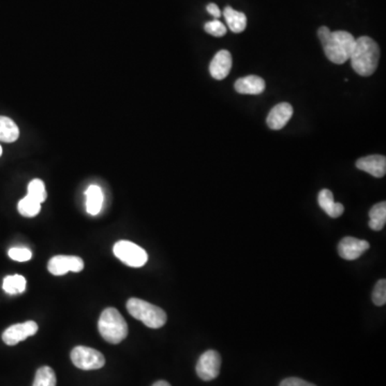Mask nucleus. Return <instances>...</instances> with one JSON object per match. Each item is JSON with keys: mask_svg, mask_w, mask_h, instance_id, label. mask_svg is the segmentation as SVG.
Instances as JSON below:
<instances>
[{"mask_svg": "<svg viewBox=\"0 0 386 386\" xmlns=\"http://www.w3.org/2000/svg\"><path fill=\"white\" fill-rule=\"evenodd\" d=\"M293 107L288 102H282L275 105L268 113L266 123L267 126L272 130H280L285 128L286 125L289 123L293 115Z\"/></svg>", "mask_w": 386, "mask_h": 386, "instance_id": "obj_11", "label": "nucleus"}, {"mask_svg": "<svg viewBox=\"0 0 386 386\" xmlns=\"http://www.w3.org/2000/svg\"><path fill=\"white\" fill-rule=\"evenodd\" d=\"M317 202L321 209L331 217V218H339L344 213V207L342 203H336L334 201L333 192L328 189H323L319 192Z\"/></svg>", "mask_w": 386, "mask_h": 386, "instance_id": "obj_15", "label": "nucleus"}, {"mask_svg": "<svg viewBox=\"0 0 386 386\" xmlns=\"http://www.w3.org/2000/svg\"><path fill=\"white\" fill-rule=\"evenodd\" d=\"M356 168L374 177L381 178L386 173V158L381 155L364 157L356 161Z\"/></svg>", "mask_w": 386, "mask_h": 386, "instance_id": "obj_13", "label": "nucleus"}, {"mask_svg": "<svg viewBox=\"0 0 386 386\" xmlns=\"http://www.w3.org/2000/svg\"><path fill=\"white\" fill-rule=\"evenodd\" d=\"M17 209H19V213L24 217H28V218H33L35 216L38 215L41 211V203H39L36 200L33 199V198L26 195L24 199H21L19 202V205H17Z\"/></svg>", "mask_w": 386, "mask_h": 386, "instance_id": "obj_21", "label": "nucleus"}, {"mask_svg": "<svg viewBox=\"0 0 386 386\" xmlns=\"http://www.w3.org/2000/svg\"><path fill=\"white\" fill-rule=\"evenodd\" d=\"M369 243L354 237H344L338 245V254L344 260L353 261L360 258L369 249Z\"/></svg>", "mask_w": 386, "mask_h": 386, "instance_id": "obj_10", "label": "nucleus"}, {"mask_svg": "<svg viewBox=\"0 0 386 386\" xmlns=\"http://www.w3.org/2000/svg\"><path fill=\"white\" fill-rule=\"evenodd\" d=\"M221 358L218 352L209 350L200 356L197 364V374L203 381H211L220 374Z\"/></svg>", "mask_w": 386, "mask_h": 386, "instance_id": "obj_7", "label": "nucleus"}, {"mask_svg": "<svg viewBox=\"0 0 386 386\" xmlns=\"http://www.w3.org/2000/svg\"><path fill=\"white\" fill-rule=\"evenodd\" d=\"M83 268V260L73 256H53L48 264L49 272L55 276H62L68 272H80Z\"/></svg>", "mask_w": 386, "mask_h": 386, "instance_id": "obj_8", "label": "nucleus"}, {"mask_svg": "<svg viewBox=\"0 0 386 386\" xmlns=\"http://www.w3.org/2000/svg\"><path fill=\"white\" fill-rule=\"evenodd\" d=\"M207 12L213 15L215 19H218L219 17H221L220 9H219L218 6L216 5V3H209V5L207 6Z\"/></svg>", "mask_w": 386, "mask_h": 386, "instance_id": "obj_28", "label": "nucleus"}, {"mask_svg": "<svg viewBox=\"0 0 386 386\" xmlns=\"http://www.w3.org/2000/svg\"><path fill=\"white\" fill-rule=\"evenodd\" d=\"M232 55L229 51L221 50L213 56L209 64V73L215 80H225L230 74L232 68Z\"/></svg>", "mask_w": 386, "mask_h": 386, "instance_id": "obj_12", "label": "nucleus"}, {"mask_svg": "<svg viewBox=\"0 0 386 386\" xmlns=\"http://www.w3.org/2000/svg\"><path fill=\"white\" fill-rule=\"evenodd\" d=\"M19 130L17 123L8 117L0 116V141L13 143L19 139Z\"/></svg>", "mask_w": 386, "mask_h": 386, "instance_id": "obj_18", "label": "nucleus"}, {"mask_svg": "<svg viewBox=\"0 0 386 386\" xmlns=\"http://www.w3.org/2000/svg\"><path fill=\"white\" fill-rule=\"evenodd\" d=\"M33 386H56V374L49 366L39 368Z\"/></svg>", "mask_w": 386, "mask_h": 386, "instance_id": "obj_22", "label": "nucleus"}, {"mask_svg": "<svg viewBox=\"0 0 386 386\" xmlns=\"http://www.w3.org/2000/svg\"><path fill=\"white\" fill-rule=\"evenodd\" d=\"M223 17H225V21H227L229 28H230V30L233 31V33H240L246 29L247 17L245 13L236 11V10L228 6V7L225 8Z\"/></svg>", "mask_w": 386, "mask_h": 386, "instance_id": "obj_16", "label": "nucleus"}, {"mask_svg": "<svg viewBox=\"0 0 386 386\" xmlns=\"http://www.w3.org/2000/svg\"><path fill=\"white\" fill-rule=\"evenodd\" d=\"M9 256L17 262H26L33 256L30 250L25 247H15L9 250Z\"/></svg>", "mask_w": 386, "mask_h": 386, "instance_id": "obj_26", "label": "nucleus"}, {"mask_svg": "<svg viewBox=\"0 0 386 386\" xmlns=\"http://www.w3.org/2000/svg\"><path fill=\"white\" fill-rule=\"evenodd\" d=\"M204 29L209 35L213 37H223L227 33V27L219 19H213V21H207Z\"/></svg>", "mask_w": 386, "mask_h": 386, "instance_id": "obj_25", "label": "nucleus"}, {"mask_svg": "<svg viewBox=\"0 0 386 386\" xmlns=\"http://www.w3.org/2000/svg\"><path fill=\"white\" fill-rule=\"evenodd\" d=\"M380 60L379 45L369 37L356 39L351 54V66L360 76H370L377 70Z\"/></svg>", "mask_w": 386, "mask_h": 386, "instance_id": "obj_2", "label": "nucleus"}, {"mask_svg": "<svg viewBox=\"0 0 386 386\" xmlns=\"http://www.w3.org/2000/svg\"><path fill=\"white\" fill-rule=\"evenodd\" d=\"M29 197L38 201L39 203H43L48 197L46 189H45L44 183L41 179H33L28 185Z\"/></svg>", "mask_w": 386, "mask_h": 386, "instance_id": "obj_23", "label": "nucleus"}, {"mask_svg": "<svg viewBox=\"0 0 386 386\" xmlns=\"http://www.w3.org/2000/svg\"><path fill=\"white\" fill-rule=\"evenodd\" d=\"M317 36L328 60L336 64H342L350 60L356 45V38L350 33L331 31L326 26H322L317 30Z\"/></svg>", "mask_w": 386, "mask_h": 386, "instance_id": "obj_1", "label": "nucleus"}, {"mask_svg": "<svg viewBox=\"0 0 386 386\" xmlns=\"http://www.w3.org/2000/svg\"><path fill=\"white\" fill-rule=\"evenodd\" d=\"M3 288L10 295L23 293L26 290V279L21 275L7 276L3 279Z\"/></svg>", "mask_w": 386, "mask_h": 386, "instance_id": "obj_20", "label": "nucleus"}, {"mask_svg": "<svg viewBox=\"0 0 386 386\" xmlns=\"http://www.w3.org/2000/svg\"><path fill=\"white\" fill-rule=\"evenodd\" d=\"M369 227L374 231H381L386 223V203L380 202L371 207L369 211Z\"/></svg>", "mask_w": 386, "mask_h": 386, "instance_id": "obj_19", "label": "nucleus"}, {"mask_svg": "<svg viewBox=\"0 0 386 386\" xmlns=\"http://www.w3.org/2000/svg\"><path fill=\"white\" fill-rule=\"evenodd\" d=\"M152 386H171V384L168 383L166 381H158Z\"/></svg>", "mask_w": 386, "mask_h": 386, "instance_id": "obj_29", "label": "nucleus"}, {"mask_svg": "<svg viewBox=\"0 0 386 386\" xmlns=\"http://www.w3.org/2000/svg\"><path fill=\"white\" fill-rule=\"evenodd\" d=\"M128 313L137 320L142 321L150 328H160L168 320L164 309L140 299H130L127 301Z\"/></svg>", "mask_w": 386, "mask_h": 386, "instance_id": "obj_4", "label": "nucleus"}, {"mask_svg": "<svg viewBox=\"0 0 386 386\" xmlns=\"http://www.w3.org/2000/svg\"><path fill=\"white\" fill-rule=\"evenodd\" d=\"M86 209L91 216L98 215L103 204V193L99 186L91 185L86 190Z\"/></svg>", "mask_w": 386, "mask_h": 386, "instance_id": "obj_17", "label": "nucleus"}, {"mask_svg": "<svg viewBox=\"0 0 386 386\" xmlns=\"http://www.w3.org/2000/svg\"><path fill=\"white\" fill-rule=\"evenodd\" d=\"M279 386H315V384L309 383L305 380L299 379V378H288L280 383Z\"/></svg>", "mask_w": 386, "mask_h": 386, "instance_id": "obj_27", "label": "nucleus"}, {"mask_svg": "<svg viewBox=\"0 0 386 386\" xmlns=\"http://www.w3.org/2000/svg\"><path fill=\"white\" fill-rule=\"evenodd\" d=\"M234 88L242 95H260L265 89V81L258 76H245L235 82Z\"/></svg>", "mask_w": 386, "mask_h": 386, "instance_id": "obj_14", "label": "nucleus"}, {"mask_svg": "<svg viewBox=\"0 0 386 386\" xmlns=\"http://www.w3.org/2000/svg\"><path fill=\"white\" fill-rule=\"evenodd\" d=\"M71 360L76 367L82 370H97L105 365L103 354L88 346H76L71 352Z\"/></svg>", "mask_w": 386, "mask_h": 386, "instance_id": "obj_6", "label": "nucleus"}, {"mask_svg": "<svg viewBox=\"0 0 386 386\" xmlns=\"http://www.w3.org/2000/svg\"><path fill=\"white\" fill-rule=\"evenodd\" d=\"M113 252L119 260L130 267H142L148 261V254L142 247L129 240H119L114 245Z\"/></svg>", "mask_w": 386, "mask_h": 386, "instance_id": "obj_5", "label": "nucleus"}, {"mask_svg": "<svg viewBox=\"0 0 386 386\" xmlns=\"http://www.w3.org/2000/svg\"><path fill=\"white\" fill-rule=\"evenodd\" d=\"M1 155H3V148L0 146V156H1Z\"/></svg>", "mask_w": 386, "mask_h": 386, "instance_id": "obj_30", "label": "nucleus"}, {"mask_svg": "<svg viewBox=\"0 0 386 386\" xmlns=\"http://www.w3.org/2000/svg\"><path fill=\"white\" fill-rule=\"evenodd\" d=\"M372 301L374 305L383 306L386 303V280L381 279L377 282L372 292Z\"/></svg>", "mask_w": 386, "mask_h": 386, "instance_id": "obj_24", "label": "nucleus"}, {"mask_svg": "<svg viewBox=\"0 0 386 386\" xmlns=\"http://www.w3.org/2000/svg\"><path fill=\"white\" fill-rule=\"evenodd\" d=\"M38 324L35 321L12 325L6 329L3 334V340L8 346H15L28 337L33 336L38 332Z\"/></svg>", "mask_w": 386, "mask_h": 386, "instance_id": "obj_9", "label": "nucleus"}, {"mask_svg": "<svg viewBox=\"0 0 386 386\" xmlns=\"http://www.w3.org/2000/svg\"><path fill=\"white\" fill-rule=\"evenodd\" d=\"M100 335L109 344H121L128 336V325L116 308H107L98 322Z\"/></svg>", "mask_w": 386, "mask_h": 386, "instance_id": "obj_3", "label": "nucleus"}]
</instances>
